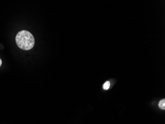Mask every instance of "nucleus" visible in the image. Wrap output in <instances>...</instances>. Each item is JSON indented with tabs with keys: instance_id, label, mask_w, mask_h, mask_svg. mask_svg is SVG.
I'll return each mask as SVG.
<instances>
[{
	"instance_id": "obj_1",
	"label": "nucleus",
	"mask_w": 165,
	"mask_h": 124,
	"mask_svg": "<svg viewBox=\"0 0 165 124\" xmlns=\"http://www.w3.org/2000/svg\"><path fill=\"white\" fill-rule=\"evenodd\" d=\"M15 41L19 48L23 50H30L34 46V37L30 32L25 30L18 32L16 37Z\"/></svg>"
},
{
	"instance_id": "obj_2",
	"label": "nucleus",
	"mask_w": 165,
	"mask_h": 124,
	"mask_svg": "<svg viewBox=\"0 0 165 124\" xmlns=\"http://www.w3.org/2000/svg\"><path fill=\"white\" fill-rule=\"evenodd\" d=\"M159 106L160 108L162 110H165V99H162L160 101L159 103Z\"/></svg>"
},
{
	"instance_id": "obj_3",
	"label": "nucleus",
	"mask_w": 165,
	"mask_h": 124,
	"mask_svg": "<svg viewBox=\"0 0 165 124\" xmlns=\"http://www.w3.org/2000/svg\"><path fill=\"white\" fill-rule=\"evenodd\" d=\"M110 86V83L109 81H107L104 83L103 88L104 90H107L109 89Z\"/></svg>"
},
{
	"instance_id": "obj_4",
	"label": "nucleus",
	"mask_w": 165,
	"mask_h": 124,
	"mask_svg": "<svg viewBox=\"0 0 165 124\" xmlns=\"http://www.w3.org/2000/svg\"><path fill=\"white\" fill-rule=\"evenodd\" d=\"M2 64V61L1 59L0 58V67L1 66Z\"/></svg>"
}]
</instances>
